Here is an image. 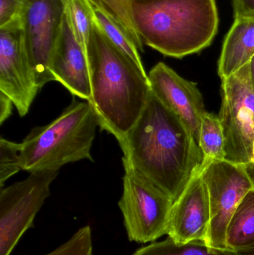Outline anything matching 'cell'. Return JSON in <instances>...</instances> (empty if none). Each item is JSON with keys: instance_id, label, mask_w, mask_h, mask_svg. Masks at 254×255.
<instances>
[{"instance_id": "6da1fadb", "label": "cell", "mask_w": 254, "mask_h": 255, "mask_svg": "<svg viewBox=\"0 0 254 255\" xmlns=\"http://www.w3.org/2000/svg\"><path fill=\"white\" fill-rule=\"evenodd\" d=\"M122 158L175 202L206 161L187 126L151 93L125 139Z\"/></svg>"}, {"instance_id": "7a4b0ae2", "label": "cell", "mask_w": 254, "mask_h": 255, "mask_svg": "<svg viewBox=\"0 0 254 255\" xmlns=\"http://www.w3.org/2000/svg\"><path fill=\"white\" fill-rule=\"evenodd\" d=\"M87 59L91 86L87 102L96 115L99 127L113 135L119 144L147 103L152 93L149 77L94 22Z\"/></svg>"}, {"instance_id": "3957f363", "label": "cell", "mask_w": 254, "mask_h": 255, "mask_svg": "<svg viewBox=\"0 0 254 255\" xmlns=\"http://www.w3.org/2000/svg\"><path fill=\"white\" fill-rule=\"evenodd\" d=\"M131 8L143 45L171 58L198 53L219 30L216 0H133Z\"/></svg>"}, {"instance_id": "277c9868", "label": "cell", "mask_w": 254, "mask_h": 255, "mask_svg": "<svg viewBox=\"0 0 254 255\" xmlns=\"http://www.w3.org/2000/svg\"><path fill=\"white\" fill-rule=\"evenodd\" d=\"M98 118L89 102L73 98L56 119L31 129L21 142L22 170L59 171L67 163L93 160L91 148Z\"/></svg>"}, {"instance_id": "5b68a950", "label": "cell", "mask_w": 254, "mask_h": 255, "mask_svg": "<svg viewBox=\"0 0 254 255\" xmlns=\"http://www.w3.org/2000/svg\"><path fill=\"white\" fill-rule=\"evenodd\" d=\"M125 174L119 207L128 240L138 244L155 242L168 235L172 199L139 173L122 158Z\"/></svg>"}, {"instance_id": "8992f818", "label": "cell", "mask_w": 254, "mask_h": 255, "mask_svg": "<svg viewBox=\"0 0 254 255\" xmlns=\"http://www.w3.org/2000/svg\"><path fill=\"white\" fill-rule=\"evenodd\" d=\"M219 118L225 139V160L246 165L252 160L254 142V90L248 64L222 79Z\"/></svg>"}, {"instance_id": "52a82bcc", "label": "cell", "mask_w": 254, "mask_h": 255, "mask_svg": "<svg viewBox=\"0 0 254 255\" xmlns=\"http://www.w3.org/2000/svg\"><path fill=\"white\" fill-rule=\"evenodd\" d=\"M201 175L210 198V224L204 244L227 249L228 224L245 196L254 190L253 184L243 165L226 160L206 158Z\"/></svg>"}, {"instance_id": "ba28073f", "label": "cell", "mask_w": 254, "mask_h": 255, "mask_svg": "<svg viewBox=\"0 0 254 255\" xmlns=\"http://www.w3.org/2000/svg\"><path fill=\"white\" fill-rule=\"evenodd\" d=\"M59 171L31 172L26 179L0 190V255H10L34 220Z\"/></svg>"}, {"instance_id": "9c48e42d", "label": "cell", "mask_w": 254, "mask_h": 255, "mask_svg": "<svg viewBox=\"0 0 254 255\" xmlns=\"http://www.w3.org/2000/svg\"><path fill=\"white\" fill-rule=\"evenodd\" d=\"M66 0H23L19 20L28 61L41 89L54 80L50 65L62 29Z\"/></svg>"}, {"instance_id": "30bf717a", "label": "cell", "mask_w": 254, "mask_h": 255, "mask_svg": "<svg viewBox=\"0 0 254 255\" xmlns=\"http://www.w3.org/2000/svg\"><path fill=\"white\" fill-rule=\"evenodd\" d=\"M39 91L19 18L0 27V93L7 96L19 116L24 117Z\"/></svg>"}, {"instance_id": "8fae6325", "label": "cell", "mask_w": 254, "mask_h": 255, "mask_svg": "<svg viewBox=\"0 0 254 255\" xmlns=\"http://www.w3.org/2000/svg\"><path fill=\"white\" fill-rule=\"evenodd\" d=\"M148 77L152 93L183 121L198 143L201 121L207 111L196 84L183 79L163 62L154 66Z\"/></svg>"}, {"instance_id": "7c38bea8", "label": "cell", "mask_w": 254, "mask_h": 255, "mask_svg": "<svg viewBox=\"0 0 254 255\" xmlns=\"http://www.w3.org/2000/svg\"><path fill=\"white\" fill-rule=\"evenodd\" d=\"M210 224L208 190L200 172L173 204L168 236L178 244L204 243Z\"/></svg>"}, {"instance_id": "4fadbf2b", "label": "cell", "mask_w": 254, "mask_h": 255, "mask_svg": "<svg viewBox=\"0 0 254 255\" xmlns=\"http://www.w3.org/2000/svg\"><path fill=\"white\" fill-rule=\"evenodd\" d=\"M50 72L54 80L61 83L70 94L86 101L89 100L91 86L87 54L76 39L66 10Z\"/></svg>"}, {"instance_id": "5bb4252c", "label": "cell", "mask_w": 254, "mask_h": 255, "mask_svg": "<svg viewBox=\"0 0 254 255\" xmlns=\"http://www.w3.org/2000/svg\"><path fill=\"white\" fill-rule=\"evenodd\" d=\"M254 55V19H234L222 45L218 64L221 79H226L250 62Z\"/></svg>"}, {"instance_id": "9a60e30c", "label": "cell", "mask_w": 254, "mask_h": 255, "mask_svg": "<svg viewBox=\"0 0 254 255\" xmlns=\"http://www.w3.org/2000/svg\"><path fill=\"white\" fill-rule=\"evenodd\" d=\"M86 1L92 14V20L104 36L140 70L146 71L138 46L126 28L105 8L99 0Z\"/></svg>"}, {"instance_id": "2e32d148", "label": "cell", "mask_w": 254, "mask_h": 255, "mask_svg": "<svg viewBox=\"0 0 254 255\" xmlns=\"http://www.w3.org/2000/svg\"><path fill=\"white\" fill-rule=\"evenodd\" d=\"M227 249L240 252L254 246V189L240 202L228 224Z\"/></svg>"}, {"instance_id": "e0dca14e", "label": "cell", "mask_w": 254, "mask_h": 255, "mask_svg": "<svg viewBox=\"0 0 254 255\" xmlns=\"http://www.w3.org/2000/svg\"><path fill=\"white\" fill-rule=\"evenodd\" d=\"M132 255H238L229 249L208 247L201 241L178 244L168 238L161 242H153L138 249Z\"/></svg>"}, {"instance_id": "ac0fdd59", "label": "cell", "mask_w": 254, "mask_h": 255, "mask_svg": "<svg viewBox=\"0 0 254 255\" xmlns=\"http://www.w3.org/2000/svg\"><path fill=\"white\" fill-rule=\"evenodd\" d=\"M200 148L210 160H225V139L219 116L206 112L200 127Z\"/></svg>"}, {"instance_id": "d6986e66", "label": "cell", "mask_w": 254, "mask_h": 255, "mask_svg": "<svg viewBox=\"0 0 254 255\" xmlns=\"http://www.w3.org/2000/svg\"><path fill=\"white\" fill-rule=\"evenodd\" d=\"M22 170L21 166V143L0 139V187L10 177Z\"/></svg>"}, {"instance_id": "ffe728a7", "label": "cell", "mask_w": 254, "mask_h": 255, "mask_svg": "<svg viewBox=\"0 0 254 255\" xmlns=\"http://www.w3.org/2000/svg\"><path fill=\"white\" fill-rule=\"evenodd\" d=\"M43 255H93L90 226L81 228L67 242Z\"/></svg>"}, {"instance_id": "44dd1931", "label": "cell", "mask_w": 254, "mask_h": 255, "mask_svg": "<svg viewBox=\"0 0 254 255\" xmlns=\"http://www.w3.org/2000/svg\"><path fill=\"white\" fill-rule=\"evenodd\" d=\"M23 0H0V27L19 19Z\"/></svg>"}, {"instance_id": "7402d4cb", "label": "cell", "mask_w": 254, "mask_h": 255, "mask_svg": "<svg viewBox=\"0 0 254 255\" xmlns=\"http://www.w3.org/2000/svg\"><path fill=\"white\" fill-rule=\"evenodd\" d=\"M234 19H254V0H232Z\"/></svg>"}, {"instance_id": "603a6c76", "label": "cell", "mask_w": 254, "mask_h": 255, "mask_svg": "<svg viewBox=\"0 0 254 255\" xmlns=\"http://www.w3.org/2000/svg\"><path fill=\"white\" fill-rule=\"evenodd\" d=\"M13 106H14L11 100L7 96L0 93V124L1 125L6 120L10 118Z\"/></svg>"}, {"instance_id": "cb8c5ba5", "label": "cell", "mask_w": 254, "mask_h": 255, "mask_svg": "<svg viewBox=\"0 0 254 255\" xmlns=\"http://www.w3.org/2000/svg\"><path fill=\"white\" fill-rule=\"evenodd\" d=\"M244 166L245 170L247 172L248 175L250 178L252 184H253L254 189V161L250 162L246 165H243Z\"/></svg>"}, {"instance_id": "d4e9b609", "label": "cell", "mask_w": 254, "mask_h": 255, "mask_svg": "<svg viewBox=\"0 0 254 255\" xmlns=\"http://www.w3.org/2000/svg\"><path fill=\"white\" fill-rule=\"evenodd\" d=\"M248 64L249 67V75H250L251 82L254 90V55Z\"/></svg>"}, {"instance_id": "484cf974", "label": "cell", "mask_w": 254, "mask_h": 255, "mask_svg": "<svg viewBox=\"0 0 254 255\" xmlns=\"http://www.w3.org/2000/svg\"><path fill=\"white\" fill-rule=\"evenodd\" d=\"M238 255H254V246L246 250H241V251L237 252Z\"/></svg>"}, {"instance_id": "4316f807", "label": "cell", "mask_w": 254, "mask_h": 255, "mask_svg": "<svg viewBox=\"0 0 254 255\" xmlns=\"http://www.w3.org/2000/svg\"><path fill=\"white\" fill-rule=\"evenodd\" d=\"M254 161V145H253V151H252V160H251L250 162H253ZM249 162V163H250Z\"/></svg>"}, {"instance_id": "83f0119b", "label": "cell", "mask_w": 254, "mask_h": 255, "mask_svg": "<svg viewBox=\"0 0 254 255\" xmlns=\"http://www.w3.org/2000/svg\"><path fill=\"white\" fill-rule=\"evenodd\" d=\"M130 1H133V0H130Z\"/></svg>"}]
</instances>
